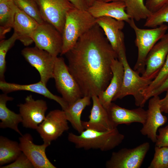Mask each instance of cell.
Segmentation results:
<instances>
[{
    "mask_svg": "<svg viewBox=\"0 0 168 168\" xmlns=\"http://www.w3.org/2000/svg\"><path fill=\"white\" fill-rule=\"evenodd\" d=\"M125 11L128 17L139 21L146 19L152 13L144 4V0H125Z\"/></svg>",
    "mask_w": 168,
    "mask_h": 168,
    "instance_id": "4316f807",
    "label": "cell"
},
{
    "mask_svg": "<svg viewBox=\"0 0 168 168\" xmlns=\"http://www.w3.org/2000/svg\"><path fill=\"white\" fill-rule=\"evenodd\" d=\"M65 54L83 96H98L106 89L113 76L112 62L118 55L97 24Z\"/></svg>",
    "mask_w": 168,
    "mask_h": 168,
    "instance_id": "6da1fadb",
    "label": "cell"
},
{
    "mask_svg": "<svg viewBox=\"0 0 168 168\" xmlns=\"http://www.w3.org/2000/svg\"><path fill=\"white\" fill-rule=\"evenodd\" d=\"M134 21L130 19L128 23L135 32V43L138 49L137 59L133 70L142 74L145 70L146 60L148 54L166 34L168 26L163 24L155 28L144 29L138 27Z\"/></svg>",
    "mask_w": 168,
    "mask_h": 168,
    "instance_id": "5b68a950",
    "label": "cell"
},
{
    "mask_svg": "<svg viewBox=\"0 0 168 168\" xmlns=\"http://www.w3.org/2000/svg\"><path fill=\"white\" fill-rule=\"evenodd\" d=\"M118 55V59L123 64L124 73L121 89L113 101L132 95L134 98L135 105L142 107L146 103L144 93L153 80L140 76L139 73L131 68L127 60L125 49L121 50Z\"/></svg>",
    "mask_w": 168,
    "mask_h": 168,
    "instance_id": "277c9868",
    "label": "cell"
},
{
    "mask_svg": "<svg viewBox=\"0 0 168 168\" xmlns=\"http://www.w3.org/2000/svg\"><path fill=\"white\" fill-rule=\"evenodd\" d=\"M165 96L162 99H160V105L162 112L168 113V89L166 91Z\"/></svg>",
    "mask_w": 168,
    "mask_h": 168,
    "instance_id": "74e56055",
    "label": "cell"
},
{
    "mask_svg": "<svg viewBox=\"0 0 168 168\" xmlns=\"http://www.w3.org/2000/svg\"><path fill=\"white\" fill-rule=\"evenodd\" d=\"M109 118L115 127L121 124L137 122L143 125L147 118V110L142 107L129 110L112 103L106 109Z\"/></svg>",
    "mask_w": 168,
    "mask_h": 168,
    "instance_id": "e0dca14e",
    "label": "cell"
},
{
    "mask_svg": "<svg viewBox=\"0 0 168 168\" xmlns=\"http://www.w3.org/2000/svg\"><path fill=\"white\" fill-rule=\"evenodd\" d=\"M18 106L24 127L36 130L46 118L47 105L46 101L43 100H35L30 95L26 98L24 103Z\"/></svg>",
    "mask_w": 168,
    "mask_h": 168,
    "instance_id": "7c38bea8",
    "label": "cell"
},
{
    "mask_svg": "<svg viewBox=\"0 0 168 168\" xmlns=\"http://www.w3.org/2000/svg\"><path fill=\"white\" fill-rule=\"evenodd\" d=\"M17 142L6 137H0V165L1 166L14 161L21 153Z\"/></svg>",
    "mask_w": 168,
    "mask_h": 168,
    "instance_id": "484cf974",
    "label": "cell"
},
{
    "mask_svg": "<svg viewBox=\"0 0 168 168\" xmlns=\"http://www.w3.org/2000/svg\"><path fill=\"white\" fill-rule=\"evenodd\" d=\"M17 8L13 0H0V37L4 39L6 34L12 28Z\"/></svg>",
    "mask_w": 168,
    "mask_h": 168,
    "instance_id": "d4e9b609",
    "label": "cell"
},
{
    "mask_svg": "<svg viewBox=\"0 0 168 168\" xmlns=\"http://www.w3.org/2000/svg\"><path fill=\"white\" fill-rule=\"evenodd\" d=\"M168 89V77L166 81L159 87L152 91L147 97V100L152 97L159 96Z\"/></svg>",
    "mask_w": 168,
    "mask_h": 168,
    "instance_id": "d590c367",
    "label": "cell"
},
{
    "mask_svg": "<svg viewBox=\"0 0 168 168\" xmlns=\"http://www.w3.org/2000/svg\"><path fill=\"white\" fill-rule=\"evenodd\" d=\"M168 54V32L152 47L147 57L142 77L153 80L163 65Z\"/></svg>",
    "mask_w": 168,
    "mask_h": 168,
    "instance_id": "5bb4252c",
    "label": "cell"
},
{
    "mask_svg": "<svg viewBox=\"0 0 168 168\" xmlns=\"http://www.w3.org/2000/svg\"><path fill=\"white\" fill-rule=\"evenodd\" d=\"M168 77V54L164 63L156 77L152 81L144 93L145 102L149 94L161 85Z\"/></svg>",
    "mask_w": 168,
    "mask_h": 168,
    "instance_id": "1f68e13d",
    "label": "cell"
},
{
    "mask_svg": "<svg viewBox=\"0 0 168 168\" xmlns=\"http://www.w3.org/2000/svg\"><path fill=\"white\" fill-rule=\"evenodd\" d=\"M17 7L32 18L39 24L45 21L42 16L36 0H13Z\"/></svg>",
    "mask_w": 168,
    "mask_h": 168,
    "instance_id": "83f0119b",
    "label": "cell"
},
{
    "mask_svg": "<svg viewBox=\"0 0 168 168\" xmlns=\"http://www.w3.org/2000/svg\"><path fill=\"white\" fill-rule=\"evenodd\" d=\"M159 96H155L149 100L145 123L140 130L141 133L147 136L153 142L156 140V133L158 128L167 121V117L162 114Z\"/></svg>",
    "mask_w": 168,
    "mask_h": 168,
    "instance_id": "9a60e30c",
    "label": "cell"
},
{
    "mask_svg": "<svg viewBox=\"0 0 168 168\" xmlns=\"http://www.w3.org/2000/svg\"><path fill=\"white\" fill-rule=\"evenodd\" d=\"M32 37L38 48L55 57L61 54L63 43L62 34L51 24L46 22L39 24Z\"/></svg>",
    "mask_w": 168,
    "mask_h": 168,
    "instance_id": "ba28073f",
    "label": "cell"
},
{
    "mask_svg": "<svg viewBox=\"0 0 168 168\" xmlns=\"http://www.w3.org/2000/svg\"><path fill=\"white\" fill-rule=\"evenodd\" d=\"M168 2V0H146L145 5L152 13L160 9Z\"/></svg>",
    "mask_w": 168,
    "mask_h": 168,
    "instance_id": "e575fe53",
    "label": "cell"
},
{
    "mask_svg": "<svg viewBox=\"0 0 168 168\" xmlns=\"http://www.w3.org/2000/svg\"><path fill=\"white\" fill-rule=\"evenodd\" d=\"M146 142L133 148H123L112 153L105 164L107 168H139L149 150Z\"/></svg>",
    "mask_w": 168,
    "mask_h": 168,
    "instance_id": "52a82bcc",
    "label": "cell"
},
{
    "mask_svg": "<svg viewBox=\"0 0 168 168\" xmlns=\"http://www.w3.org/2000/svg\"><path fill=\"white\" fill-rule=\"evenodd\" d=\"M18 40L16 35L13 33L8 39L1 40L0 42V80L5 81L4 74L6 69V58L8 50L14 45L16 41Z\"/></svg>",
    "mask_w": 168,
    "mask_h": 168,
    "instance_id": "f1b7e54d",
    "label": "cell"
},
{
    "mask_svg": "<svg viewBox=\"0 0 168 168\" xmlns=\"http://www.w3.org/2000/svg\"><path fill=\"white\" fill-rule=\"evenodd\" d=\"M0 89L5 93L19 91H28L37 93L48 99L56 101L65 110L68 106V103L62 97L52 93L47 88L46 85L41 81L37 83L27 85H21L0 81Z\"/></svg>",
    "mask_w": 168,
    "mask_h": 168,
    "instance_id": "44dd1931",
    "label": "cell"
},
{
    "mask_svg": "<svg viewBox=\"0 0 168 168\" xmlns=\"http://www.w3.org/2000/svg\"><path fill=\"white\" fill-rule=\"evenodd\" d=\"M26 60L38 72L40 80L46 85L49 80L53 78L56 58L47 51L36 47H27L21 51Z\"/></svg>",
    "mask_w": 168,
    "mask_h": 168,
    "instance_id": "9c48e42d",
    "label": "cell"
},
{
    "mask_svg": "<svg viewBox=\"0 0 168 168\" xmlns=\"http://www.w3.org/2000/svg\"><path fill=\"white\" fill-rule=\"evenodd\" d=\"M74 7L77 9L87 10L89 6L87 0H68Z\"/></svg>",
    "mask_w": 168,
    "mask_h": 168,
    "instance_id": "8d00e7d4",
    "label": "cell"
},
{
    "mask_svg": "<svg viewBox=\"0 0 168 168\" xmlns=\"http://www.w3.org/2000/svg\"><path fill=\"white\" fill-rule=\"evenodd\" d=\"M20 147L21 152L29 159L35 168H56L47 158L46 149L50 144L44 143L38 145L33 142L31 135L29 133L22 135L19 138Z\"/></svg>",
    "mask_w": 168,
    "mask_h": 168,
    "instance_id": "4fadbf2b",
    "label": "cell"
},
{
    "mask_svg": "<svg viewBox=\"0 0 168 168\" xmlns=\"http://www.w3.org/2000/svg\"><path fill=\"white\" fill-rule=\"evenodd\" d=\"M39 24L32 18L17 7L15 14L12 28L18 40L25 46L33 42L32 35Z\"/></svg>",
    "mask_w": 168,
    "mask_h": 168,
    "instance_id": "7402d4cb",
    "label": "cell"
},
{
    "mask_svg": "<svg viewBox=\"0 0 168 168\" xmlns=\"http://www.w3.org/2000/svg\"><path fill=\"white\" fill-rule=\"evenodd\" d=\"M124 22L107 16L96 18V24L102 29L112 48L117 54L120 50L125 49L124 35L122 30L125 26Z\"/></svg>",
    "mask_w": 168,
    "mask_h": 168,
    "instance_id": "2e32d148",
    "label": "cell"
},
{
    "mask_svg": "<svg viewBox=\"0 0 168 168\" xmlns=\"http://www.w3.org/2000/svg\"><path fill=\"white\" fill-rule=\"evenodd\" d=\"M148 168H168V147L155 146L153 158Z\"/></svg>",
    "mask_w": 168,
    "mask_h": 168,
    "instance_id": "4dcf8cb0",
    "label": "cell"
},
{
    "mask_svg": "<svg viewBox=\"0 0 168 168\" xmlns=\"http://www.w3.org/2000/svg\"><path fill=\"white\" fill-rule=\"evenodd\" d=\"M117 127L108 131H100L85 129L79 135L69 133L68 139L76 148L85 150L99 149L102 151L111 150L119 145L124 138Z\"/></svg>",
    "mask_w": 168,
    "mask_h": 168,
    "instance_id": "7a4b0ae2",
    "label": "cell"
},
{
    "mask_svg": "<svg viewBox=\"0 0 168 168\" xmlns=\"http://www.w3.org/2000/svg\"><path fill=\"white\" fill-rule=\"evenodd\" d=\"M44 21L62 34L67 12L75 7L68 0H36Z\"/></svg>",
    "mask_w": 168,
    "mask_h": 168,
    "instance_id": "8fae6325",
    "label": "cell"
},
{
    "mask_svg": "<svg viewBox=\"0 0 168 168\" xmlns=\"http://www.w3.org/2000/svg\"><path fill=\"white\" fill-rule=\"evenodd\" d=\"M92 106L88 121H82L84 129H89L100 131L111 130L115 128L110 119L106 109L100 102L98 96L91 97Z\"/></svg>",
    "mask_w": 168,
    "mask_h": 168,
    "instance_id": "ac0fdd59",
    "label": "cell"
},
{
    "mask_svg": "<svg viewBox=\"0 0 168 168\" xmlns=\"http://www.w3.org/2000/svg\"><path fill=\"white\" fill-rule=\"evenodd\" d=\"M96 24V18L87 10L75 7L70 10L66 14L62 33L61 55L70 50L79 39Z\"/></svg>",
    "mask_w": 168,
    "mask_h": 168,
    "instance_id": "3957f363",
    "label": "cell"
},
{
    "mask_svg": "<svg viewBox=\"0 0 168 168\" xmlns=\"http://www.w3.org/2000/svg\"><path fill=\"white\" fill-rule=\"evenodd\" d=\"M1 168H33L32 163L27 157L22 152L11 163L0 166Z\"/></svg>",
    "mask_w": 168,
    "mask_h": 168,
    "instance_id": "d6a6232c",
    "label": "cell"
},
{
    "mask_svg": "<svg viewBox=\"0 0 168 168\" xmlns=\"http://www.w3.org/2000/svg\"><path fill=\"white\" fill-rule=\"evenodd\" d=\"M100 1H102L103 2H113V1H123L124 2L125 0H98Z\"/></svg>",
    "mask_w": 168,
    "mask_h": 168,
    "instance_id": "f35d334b",
    "label": "cell"
},
{
    "mask_svg": "<svg viewBox=\"0 0 168 168\" xmlns=\"http://www.w3.org/2000/svg\"><path fill=\"white\" fill-rule=\"evenodd\" d=\"M53 78L63 99L70 105L83 96L77 83L69 72L63 58L55 59Z\"/></svg>",
    "mask_w": 168,
    "mask_h": 168,
    "instance_id": "8992f818",
    "label": "cell"
},
{
    "mask_svg": "<svg viewBox=\"0 0 168 168\" xmlns=\"http://www.w3.org/2000/svg\"><path fill=\"white\" fill-rule=\"evenodd\" d=\"M65 111L62 110L50 111L36 130L44 143L49 144L69 129Z\"/></svg>",
    "mask_w": 168,
    "mask_h": 168,
    "instance_id": "30bf717a",
    "label": "cell"
},
{
    "mask_svg": "<svg viewBox=\"0 0 168 168\" xmlns=\"http://www.w3.org/2000/svg\"><path fill=\"white\" fill-rule=\"evenodd\" d=\"M111 68L113 76L109 84L98 96L100 102L106 109L110 105L113 99L121 89L124 73L123 64L118 58L113 61Z\"/></svg>",
    "mask_w": 168,
    "mask_h": 168,
    "instance_id": "ffe728a7",
    "label": "cell"
},
{
    "mask_svg": "<svg viewBox=\"0 0 168 168\" xmlns=\"http://www.w3.org/2000/svg\"><path fill=\"white\" fill-rule=\"evenodd\" d=\"M13 100V98L8 96L6 93L0 95V127L9 128L21 136L22 134L18 128V125L22 122V117L20 114L16 113L7 106V102Z\"/></svg>",
    "mask_w": 168,
    "mask_h": 168,
    "instance_id": "603a6c76",
    "label": "cell"
},
{
    "mask_svg": "<svg viewBox=\"0 0 168 168\" xmlns=\"http://www.w3.org/2000/svg\"><path fill=\"white\" fill-rule=\"evenodd\" d=\"M155 146L159 147H168V125L158 129Z\"/></svg>",
    "mask_w": 168,
    "mask_h": 168,
    "instance_id": "836d02e7",
    "label": "cell"
},
{
    "mask_svg": "<svg viewBox=\"0 0 168 168\" xmlns=\"http://www.w3.org/2000/svg\"><path fill=\"white\" fill-rule=\"evenodd\" d=\"M87 11L95 18L110 17L128 23L130 20L126 13L125 4L123 1L106 2L96 0Z\"/></svg>",
    "mask_w": 168,
    "mask_h": 168,
    "instance_id": "d6986e66",
    "label": "cell"
},
{
    "mask_svg": "<svg viewBox=\"0 0 168 168\" xmlns=\"http://www.w3.org/2000/svg\"><path fill=\"white\" fill-rule=\"evenodd\" d=\"M89 7L91 6L96 0H87Z\"/></svg>",
    "mask_w": 168,
    "mask_h": 168,
    "instance_id": "ab89813d",
    "label": "cell"
},
{
    "mask_svg": "<svg viewBox=\"0 0 168 168\" xmlns=\"http://www.w3.org/2000/svg\"><path fill=\"white\" fill-rule=\"evenodd\" d=\"M146 20L144 26L149 28H154L164 23H168V2L156 11L152 13Z\"/></svg>",
    "mask_w": 168,
    "mask_h": 168,
    "instance_id": "f546056e",
    "label": "cell"
},
{
    "mask_svg": "<svg viewBox=\"0 0 168 168\" xmlns=\"http://www.w3.org/2000/svg\"><path fill=\"white\" fill-rule=\"evenodd\" d=\"M91 99L89 96H83L68 105L64 110L68 121L79 134L85 129L81 120L82 113L85 108L90 105Z\"/></svg>",
    "mask_w": 168,
    "mask_h": 168,
    "instance_id": "cb8c5ba5",
    "label": "cell"
}]
</instances>
